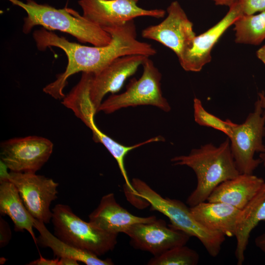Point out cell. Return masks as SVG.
Wrapping results in <instances>:
<instances>
[{
  "label": "cell",
  "instance_id": "cell-7",
  "mask_svg": "<svg viewBox=\"0 0 265 265\" xmlns=\"http://www.w3.org/2000/svg\"><path fill=\"white\" fill-rule=\"evenodd\" d=\"M265 136V109L258 98L253 112L248 114L243 123H235L228 137L239 173L252 174L262 163L260 158H254V155L256 153L261 154L265 152L263 143Z\"/></svg>",
  "mask_w": 265,
  "mask_h": 265
},
{
  "label": "cell",
  "instance_id": "cell-30",
  "mask_svg": "<svg viewBox=\"0 0 265 265\" xmlns=\"http://www.w3.org/2000/svg\"><path fill=\"white\" fill-rule=\"evenodd\" d=\"M78 261L70 258H60L59 260L58 265H78Z\"/></svg>",
  "mask_w": 265,
  "mask_h": 265
},
{
  "label": "cell",
  "instance_id": "cell-31",
  "mask_svg": "<svg viewBox=\"0 0 265 265\" xmlns=\"http://www.w3.org/2000/svg\"><path fill=\"white\" fill-rule=\"evenodd\" d=\"M216 5L227 6L229 7L238 2L239 0H212Z\"/></svg>",
  "mask_w": 265,
  "mask_h": 265
},
{
  "label": "cell",
  "instance_id": "cell-11",
  "mask_svg": "<svg viewBox=\"0 0 265 265\" xmlns=\"http://www.w3.org/2000/svg\"><path fill=\"white\" fill-rule=\"evenodd\" d=\"M138 0H79L82 15L102 28L118 26L143 16L163 18L162 9H146L138 5Z\"/></svg>",
  "mask_w": 265,
  "mask_h": 265
},
{
  "label": "cell",
  "instance_id": "cell-12",
  "mask_svg": "<svg viewBox=\"0 0 265 265\" xmlns=\"http://www.w3.org/2000/svg\"><path fill=\"white\" fill-rule=\"evenodd\" d=\"M135 248L158 256L173 247L184 245L190 236L176 229L161 219L131 226L125 233Z\"/></svg>",
  "mask_w": 265,
  "mask_h": 265
},
{
  "label": "cell",
  "instance_id": "cell-19",
  "mask_svg": "<svg viewBox=\"0 0 265 265\" xmlns=\"http://www.w3.org/2000/svg\"><path fill=\"white\" fill-rule=\"evenodd\" d=\"M95 113L89 107L80 110L76 116L80 119L92 131L93 139L97 143L102 144L116 160L121 173L125 180V185L130 190L134 188L130 182L125 168V159L129 152L148 143L160 141V137H154L132 146H125L113 139L98 128L94 121Z\"/></svg>",
  "mask_w": 265,
  "mask_h": 265
},
{
  "label": "cell",
  "instance_id": "cell-9",
  "mask_svg": "<svg viewBox=\"0 0 265 265\" xmlns=\"http://www.w3.org/2000/svg\"><path fill=\"white\" fill-rule=\"evenodd\" d=\"M7 178L16 187L31 215L45 224H49L53 215L50 206L57 198L58 184L36 173L10 171Z\"/></svg>",
  "mask_w": 265,
  "mask_h": 265
},
{
  "label": "cell",
  "instance_id": "cell-10",
  "mask_svg": "<svg viewBox=\"0 0 265 265\" xmlns=\"http://www.w3.org/2000/svg\"><path fill=\"white\" fill-rule=\"evenodd\" d=\"M166 11L167 16L161 23L147 26L141 35L169 48L179 59L190 49L196 34L192 23L178 1H172Z\"/></svg>",
  "mask_w": 265,
  "mask_h": 265
},
{
  "label": "cell",
  "instance_id": "cell-4",
  "mask_svg": "<svg viewBox=\"0 0 265 265\" xmlns=\"http://www.w3.org/2000/svg\"><path fill=\"white\" fill-rule=\"evenodd\" d=\"M131 183L136 191L129 195V201L133 205H135L136 200V207L139 208L149 204L152 210L158 211L167 217L172 227L190 237L196 238L211 256L215 257L219 254L225 239L224 234L209 230L200 225L193 217L190 208L180 200L162 197L138 178H133Z\"/></svg>",
  "mask_w": 265,
  "mask_h": 265
},
{
  "label": "cell",
  "instance_id": "cell-6",
  "mask_svg": "<svg viewBox=\"0 0 265 265\" xmlns=\"http://www.w3.org/2000/svg\"><path fill=\"white\" fill-rule=\"evenodd\" d=\"M143 72L138 79L133 78L120 94H113L103 101L98 109L110 114L123 108L139 106H153L165 112L171 107L163 97L161 88V74L153 61L147 57L142 65Z\"/></svg>",
  "mask_w": 265,
  "mask_h": 265
},
{
  "label": "cell",
  "instance_id": "cell-8",
  "mask_svg": "<svg viewBox=\"0 0 265 265\" xmlns=\"http://www.w3.org/2000/svg\"><path fill=\"white\" fill-rule=\"evenodd\" d=\"M0 159L11 172L34 173L50 158L53 144L38 136L15 137L0 143Z\"/></svg>",
  "mask_w": 265,
  "mask_h": 265
},
{
  "label": "cell",
  "instance_id": "cell-1",
  "mask_svg": "<svg viewBox=\"0 0 265 265\" xmlns=\"http://www.w3.org/2000/svg\"><path fill=\"white\" fill-rule=\"evenodd\" d=\"M111 36L109 44L103 46H87L71 42L42 27L34 31L33 38L37 49L44 51L55 47L65 53L68 63L65 71L47 85L43 91L55 99H63V89L68 79L81 72L96 74L116 58L125 55L140 54L147 57L157 52L151 44L139 41L133 20L122 26L103 28Z\"/></svg>",
  "mask_w": 265,
  "mask_h": 265
},
{
  "label": "cell",
  "instance_id": "cell-28",
  "mask_svg": "<svg viewBox=\"0 0 265 265\" xmlns=\"http://www.w3.org/2000/svg\"><path fill=\"white\" fill-rule=\"evenodd\" d=\"M255 243L258 248L265 253V233L255 238Z\"/></svg>",
  "mask_w": 265,
  "mask_h": 265
},
{
  "label": "cell",
  "instance_id": "cell-20",
  "mask_svg": "<svg viewBox=\"0 0 265 265\" xmlns=\"http://www.w3.org/2000/svg\"><path fill=\"white\" fill-rule=\"evenodd\" d=\"M0 213L12 220L16 232L26 231L37 244L33 232V217L31 215L15 186L8 180L0 181Z\"/></svg>",
  "mask_w": 265,
  "mask_h": 265
},
{
  "label": "cell",
  "instance_id": "cell-26",
  "mask_svg": "<svg viewBox=\"0 0 265 265\" xmlns=\"http://www.w3.org/2000/svg\"><path fill=\"white\" fill-rule=\"evenodd\" d=\"M12 237L9 225L2 217L0 216V247L3 248L10 242Z\"/></svg>",
  "mask_w": 265,
  "mask_h": 265
},
{
  "label": "cell",
  "instance_id": "cell-29",
  "mask_svg": "<svg viewBox=\"0 0 265 265\" xmlns=\"http://www.w3.org/2000/svg\"><path fill=\"white\" fill-rule=\"evenodd\" d=\"M258 98L260 99L262 107L265 109V94L262 91L258 93ZM260 159H261L263 165L265 166V152L260 154Z\"/></svg>",
  "mask_w": 265,
  "mask_h": 265
},
{
  "label": "cell",
  "instance_id": "cell-14",
  "mask_svg": "<svg viewBox=\"0 0 265 265\" xmlns=\"http://www.w3.org/2000/svg\"><path fill=\"white\" fill-rule=\"evenodd\" d=\"M243 15L239 2L230 7L225 16L205 32L195 37L191 47L179 59L183 69L197 72L212 59V50L226 30Z\"/></svg>",
  "mask_w": 265,
  "mask_h": 265
},
{
  "label": "cell",
  "instance_id": "cell-3",
  "mask_svg": "<svg viewBox=\"0 0 265 265\" xmlns=\"http://www.w3.org/2000/svg\"><path fill=\"white\" fill-rule=\"evenodd\" d=\"M7 0L26 12L27 16L24 18L23 26L25 34L30 32L34 26H41L50 31L56 30L69 34L81 43L95 46H106L111 41L108 32L73 9H57L33 0H26V2L20 0Z\"/></svg>",
  "mask_w": 265,
  "mask_h": 265
},
{
  "label": "cell",
  "instance_id": "cell-21",
  "mask_svg": "<svg viewBox=\"0 0 265 265\" xmlns=\"http://www.w3.org/2000/svg\"><path fill=\"white\" fill-rule=\"evenodd\" d=\"M34 227L39 233L37 244L44 248H50L57 258H70L87 265H112L110 259L102 260L96 255L73 246L53 235L48 231L45 224L34 218Z\"/></svg>",
  "mask_w": 265,
  "mask_h": 265
},
{
  "label": "cell",
  "instance_id": "cell-25",
  "mask_svg": "<svg viewBox=\"0 0 265 265\" xmlns=\"http://www.w3.org/2000/svg\"><path fill=\"white\" fill-rule=\"evenodd\" d=\"M243 15L254 14L265 10V0H239Z\"/></svg>",
  "mask_w": 265,
  "mask_h": 265
},
{
  "label": "cell",
  "instance_id": "cell-22",
  "mask_svg": "<svg viewBox=\"0 0 265 265\" xmlns=\"http://www.w3.org/2000/svg\"><path fill=\"white\" fill-rule=\"evenodd\" d=\"M233 25L237 43L257 46L265 39V10L256 15H243Z\"/></svg>",
  "mask_w": 265,
  "mask_h": 265
},
{
  "label": "cell",
  "instance_id": "cell-23",
  "mask_svg": "<svg viewBox=\"0 0 265 265\" xmlns=\"http://www.w3.org/2000/svg\"><path fill=\"white\" fill-rule=\"evenodd\" d=\"M199 260L198 253L184 245L171 248L158 256H154L148 265H196Z\"/></svg>",
  "mask_w": 265,
  "mask_h": 265
},
{
  "label": "cell",
  "instance_id": "cell-27",
  "mask_svg": "<svg viewBox=\"0 0 265 265\" xmlns=\"http://www.w3.org/2000/svg\"><path fill=\"white\" fill-rule=\"evenodd\" d=\"M59 258L53 259H46L40 254L39 259L29 262L28 265H58Z\"/></svg>",
  "mask_w": 265,
  "mask_h": 265
},
{
  "label": "cell",
  "instance_id": "cell-32",
  "mask_svg": "<svg viewBox=\"0 0 265 265\" xmlns=\"http://www.w3.org/2000/svg\"><path fill=\"white\" fill-rule=\"evenodd\" d=\"M257 57L265 65V45L261 47L256 52Z\"/></svg>",
  "mask_w": 265,
  "mask_h": 265
},
{
  "label": "cell",
  "instance_id": "cell-24",
  "mask_svg": "<svg viewBox=\"0 0 265 265\" xmlns=\"http://www.w3.org/2000/svg\"><path fill=\"white\" fill-rule=\"evenodd\" d=\"M194 118L196 123L200 126L212 128L224 133L227 137L231 134L235 123L229 119L223 120L209 113L203 106L200 100H193Z\"/></svg>",
  "mask_w": 265,
  "mask_h": 265
},
{
  "label": "cell",
  "instance_id": "cell-33",
  "mask_svg": "<svg viewBox=\"0 0 265 265\" xmlns=\"http://www.w3.org/2000/svg\"><path fill=\"white\" fill-rule=\"evenodd\" d=\"M159 136L160 137V141H164V138H163L162 136ZM125 187L127 188V191H129V192L130 191L131 192H135L136 190L134 189V188H134L133 190H129V189L127 188V187L125 185Z\"/></svg>",
  "mask_w": 265,
  "mask_h": 265
},
{
  "label": "cell",
  "instance_id": "cell-13",
  "mask_svg": "<svg viewBox=\"0 0 265 265\" xmlns=\"http://www.w3.org/2000/svg\"><path fill=\"white\" fill-rule=\"evenodd\" d=\"M147 57L140 54L122 56L113 60L98 73L93 74L89 97L96 113L106 95L118 92L127 79L136 73Z\"/></svg>",
  "mask_w": 265,
  "mask_h": 265
},
{
  "label": "cell",
  "instance_id": "cell-15",
  "mask_svg": "<svg viewBox=\"0 0 265 265\" xmlns=\"http://www.w3.org/2000/svg\"><path fill=\"white\" fill-rule=\"evenodd\" d=\"M89 221L106 232L117 234L125 232L132 225L157 219L155 215H134L118 204L113 193L103 196L97 207L88 216Z\"/></svg>",
  "mask_w": 265,
  "mask_h": 265
},
{
  "label": "cell",
  "instance_id": "cell-2",
  "mask_svg": "<svg viewBox=\"0 0 265 265\" xmlns=\"http://www.w3.org/2000/svg\"><path fill=\"white\" fill-rule=\"evenodd\" d=\"M171 161L174 165L190 167L196 174V187L186 200V204L190 207L207 201L217 186L240 174L228 137L218 146L206 144L192 149L187 155L175 156Z\"/></svg>",
  "mask_w": 265,
  "mask_h": 265
},
{
  "label": "cell",
  "instance_id": "cell-17",
  "mask_svg": "<svg viewBox=\"0 0 265 265\" xmlns=\"http://www.w3.org/2000/svg\"><path fill=\"white\" fill-rule=\"evenodd\" d=\"M191 213L205 228L225 236H235L237 220L241 210L220 202H202L190 208Z\"/></svg>",
  "mask_w": 265,
  "mask_h": 265
},
{
  "label": "cell",
  "instance_id": "cell-18",
  "mask_svg": "<svg viewBox=\"0 0 265 265\" xmlns=\"http://www.w3.org/2000/svg\"><path fill=\"white\" fill-rule=\"evenodd\" d=\"M265 221V183L254 197L240 210L237 220L235 237L237 239L235 256L238 265L243 264L244 252L252 231Z\"/></svg>",
  "mask_w": 265,
  "mask_h": 265
},
{
  "label": "cell",
  "instance_id": "cell-16",
  "mask_svg": "<svg viewBox=\"0 0 265 265\" xmlns=\"http://www.w3.org/2000/svg\"><path fill=\"white\" fill-rule=\"evenodd\" d=\"M265 180L253 174H239L217 186L207 201L220 202L242 209L259 192Z\"/></svg>",
  "mask_w": 265,
  "mask_h": 265
},
{
  "label": "cell",
  "instance_id": "cell-5",
  "mask_svg": "<svg viewBox=\"0 0 265 265\" xmlns=\"http://www.w3.org/2000/svg\"><path fill=\"white\" fill-rule=\"evenodd\" d=\"M52 211L54 235L79 249L102 256L112 251L117 243V234L103 231L86 222L66 204L56 205Z\"/></svg>",
  "mask_w": 265,
  "mask_h": 265
}]
</instances>
